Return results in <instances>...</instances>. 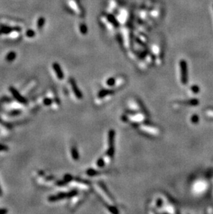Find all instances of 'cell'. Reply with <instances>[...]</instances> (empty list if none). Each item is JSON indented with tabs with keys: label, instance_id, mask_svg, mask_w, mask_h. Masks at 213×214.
<instances>
[{
	"label": "cell",
	"instance_id": "cell-13",
	"mask_svg": "<svg viewBox=\"0 0 213 214\" xmlns=\"http://www.w3.org/2000/svg\"><path fill=\"white\" fill-rule=\"evenodd\" d=\"M0 125H3L4 128H7V129H9V130L13 128V125H12L11 123H8V122H7V121H4L2 119H1V118H0Z\"/></svg>",
	"mask_w": 213,
	"mask_h": 214
},
{
	"label": "cell",
	"instance_id": "cell-19",
	"mask_svg": "<svg viewBox=\"0 0 213 214\" xmlns=\"http://www.w3.org/2000/svg\"><path fill=\"white\" fill-rule=\"evenodd\" d=\"M105 164H106L104 160V159H103V157L100 158L99 159H98V161L96 162V166L98 168H102Z\"/></svg>",
	"mask_w": 213,
	"mask_h": 214
},
{
	"label": "cell",
	"instance_id": "cell-22",
	"mask_svg": "<svg viewBox=\"0 0 213 214\" xmlns=\"http://www.w3.org/2000/svg\"><path fill=\"white\" fill-rule=\"evenodd\" d=\"M66 182H65L64 180H59V181H57V182H56V184L57 186H65L66 184Z\"/></svg>",
	"mask_w": 213,
	"mask_h": 214
},
{
	"label": "cell",
	"instance_id": "cell-5",
	"mask_svg": "<svg viewBox=\"0 0 213 214\" xmlns=\"http://www.w3.org/2000/svg\"><path fill=\"white\" fill-rule=\"evenodd\" d=\"M9 90H10L11 93L12 94V95H13V98L17 102H19L22 105H27V103H28V101H27V99L25 97H24L22 95H21L20 93L18 92L14 87L11 86L10 87H9Z\"/></svg>",
	"mask_w": 213,
	"mask_h": 214
},
{
	"label": "cell",
	"instance_id": "cell-16",
	"mask_svg": "<svg viewBox=\"0 0 213 214\" xmlns=\"http://www.w3.org/2000/svg\"><path fill=\"white\" fill-rule=\"evenodd\" d=\"M21 114H22V111H21V110H15L11 111L10 112H8V115L9 116H17L20 115Z\"/></svg>",
	"mask_w": 213,
	"mask_h": 214
},
{
	"label": "cell",
	"instance_id": "cell-9",
	"mask_svg": "<svg viewBox=\"0 0 213 214\" xmlns=\"http://www.w3.org/2000/svg\"><path fill=\"white\" fill-rule=\"evenodd\" d=\"M66 198H69L68 193L60 192V193H58L57 194L50 195V196L48 198V200L49 202H51V203H53V202L59 201L61 200H65V199H66Z\"/></svg>",
	"mask_w": 213,
	"mask_h": 214
},
{
	"label": "cell",
	"instance_id": "cell-11",
	"mask_svg": "<svg viewBox=\"0 0 213 214\" xmlns=\"http://www.w3.org/2000/svg\"><path fill=\"white\" fill-rule=\"evenodd\" d=\"M71 157H72V159H74V161H78L79 159V157H80V156H79V153L78 151V149L76 148L75 146H72L71 149Z\"/></svg>",
	"mask_w": 213,
	"mask_h": 214
},
{
	"label": "cell",
	"instance_id": "cell-1",
	"mask_svg": "<svg viewBox=\"0 0 213 214\" xmlns=\"http://www.w3.org/2000/svg\"><path fill=\"white\" fill-rule=\"evenodd\" d=\"M114 137L115 132L114 130H111L109 132V138H108V150L106 151V155L103 158L105 159L106 164H108L112 160V157L114 155Z\"/></svg>",
	"mask_w": 213,
	"mask_h": 214
},
{
	"label": "cell",
	"instance_id": "cell-6",
	"mask_svg": "<svg viewBox=\"0 0 213 214\" xmlns=\"http://www.w3.org/2000/svg\"><path fill=\"white\" fill-rule=\"evenodd\" d=\"M180 67L181 83L184 84V85H185L188 82V69L186 62L184 61V60H181L180 62Z\"/></svg>",
	"mask_w": 213,
	"mask_h": 214
},
{
	"label": "cell",
	"instance_id": "cell-20",
	"mask_svg": "<svg viewBox=\"0 0 213 214\" xmlns=\"http://www.w3.org/2000/svg\"><path fill=\"white\" fill-rule=\"evenodd\" d=\"M163 200L162 199H157L156 201V206L158 207V208H159V207H161L163 206Z\"/></svg>",
	"mask_w": 213,
	"mask_h": 214
},
{
	"label": "cell",
	"instance_id": "cell-2",
	"mask_svg": "<svg viewBox=\"0 0 213 214\" xmlns=\"http://www.w3.org/2000/svg\"><path fill=\"white\" fill-rule=\"evenodd\" d=\"M139 128L144 133L151 135V136H158L160 134V130L159 128L149 124V123H143V124L139 125Z\"/></svg>",
	"mask_w": 213,
	"mask_h": 214
},
{
	"label": "cell",
	"instance_id": "cell-23",
	"mask_svg": "<svg viewBox=\"0 0 213 214\" xmlns=\"http://www.w3.org/2000/svg\"><path fill=\"white\" fill-rule=\"evenodd\" d=\"M8 212V211L7 209H0V214H6Z\"/></svg>",
	"mask_w": 213,
	"mask_h": 214
},
{
	"label": "cell",
	"instance_id": "cell-24",
	"mask_svg": "<svg viewBox=\"0 0 213 214\" xmlns=\"http://www.w3.org/2000/svg\"><path fill=\"white\" fill-rule=\"evenodd\" d=\"M192 121L194 122V123L198 122V117H197V116H193V118H192Z\"/></svg>",
	"mask_w": 213,
	"mask_h": 214
},
{
	"label": "cell",
	"instance_id": "cell-12",
	"mask_svg": "<svg viewBox=\"0 0 213 214\" xmlns=\"http://www.w3.org/2000/svg\"><path fill=\"white\" fill-rule=\"evenodd\" d=\"M128 105H129V107L131 108V110H135V111L140 110L139 109L140 105L136 101H130Z\"/></svg>",
	"mask_w": 213,
	"mask_h": 214
},
{
	"label": "cell",
	"instance_id": "cell-17",
	"mask_svg": "<svg viewBox=\"0 0 213 214\" xmlns=\"http://www.w3.org/2000/svg\"><path fill=\"white\" fill-rule=\"evenodd\" d=\"M53 99L51 98H44L43 100V104L45 106H50L53 104Z\"/></svg>",
	"mask_w": 213,
	"mask_h": 214
},
{
	"label": "cell",
	"instance_id": "cell-25",
	"mask_svg": "<svg viewBox=\"0 0 213 214\" xmlns=\"http://www.w3.org/2000/svg\"><path fill=\"white\" fill-rule=\"evenodd\" d=\"M192 89L193 90L194 93H197V92L199 90V89H198V87L197 86H193V87H192Z\"/></svg>",
	"mask_w": 213,
	"mask_h": 214
},
{
	"label": "cell",
	"instance_id": "cell-7",
	"mask_svg": "<svg viewBox=\"0 0 213 214\" xmlns=\"http://www.w3.org/2000/svg\"><path fill=\"white\" fill-rule=\"evenodd\" d=\"M128 117V121H131L134 123H140L143 121L144 120L147 119L145 114L143 112H138L134 114H131Z\"/></svg>",
	"mask_w": 213,
	"mask_h": 214
},
{
	"label": "cell",
	"instance_id": "cell-10",
	"mask_svg": "<svg viewBox=\"0 0 213 214\" xmlns=\"http://www.w3.org/2000/svg\"><path fill=\"white\" fill-rule=\"evenodd\" d=\"M53 67L55 73H56V76H57V78H58L59 80L64 79V77H65V76H64L63 71H62V69H61L60 66L59 65L58 63H56V62L54 63V64L53 65Z\"/></svg>",
	"mask_w": 213,
	"mask_h": 214
},
{
	"label": "cell",
	"instance_id": "cell-18",
	"mask_svg": "<svg viewBox=\"0 0 213 214\" xmlns=\"http://www.w3.org/2000/svg\"><path fill=\"white\" fill-rule=\"evenodd\" d=\"M73 180H74V177H73L71 175H70V174H66L64 176V178H63V180L66 183L72 182Z\"/></svg>",
	"mask_w": 213,
	"mask_h": 214
},
{
	"label": "cell",
	"instance_id": "cell-3",
	"mask_svg": "<svg viewBox=\"0 0 213 214\" xmlns=\"http://www.w3.org/2000/svg\"><path fill=\"white\" fill-rule=\"evenodd\" d=\"M95 189L97 191H98V194L101 196L103 200H104L106 203H107L109 205H114V201L112 200L110 195H109L106 191V189L100 184H96Z\"/></svg>",
	"mask_w": 213,
	"mask_h": 214
},
{
	"label": "cell",
	"instance_id": "cell-14",
	"mask_svg": "<svg viewBox=\"0 0 213 214\" xmlns=\"http://www.w3.org/2000/svg\"><path fill=\"white\" fill-rule=\"evenodd\" d=\"M116 79H115L114 78H110L106 80V84L108 87H114L116 86Z\"/></svg>",
	"mask_w": 213,
	"mask_h": 214
},
{
	"label": "cell",
	"instance_id": "cell-15",
	"mask_svg": "<svg viewBox=\"0 0 213 214\" xmlns=\"http://www.w3.org/2000/svg\"><path fill=\"white\" fill-rule=\"evenodd\" d=\"M15 57H16V54L15 52H11L9 53L8 55L6 57V60L8 62H12L15 60Z\"/></svg>",
	"mask_w": 213,
	"mask_h": 214
},
{
	"label": "cell",
	"instance_id": "cell-8",
	"mask_svg": "<svg viewBox=\"0 0 213 214\" xmlns=\"http://www.w3.org/2000/svg\"><path fill=\"white\" fill-rule=\"evenodd\" d=\"M70 84H71L72 91L73 92H74V94L76 97V98L78 99V100H81V99L83 98V94H82L80 89L78 88L75 81L74 79H71L70 80Z\"/></svg>",
	"mask_w": 213,
	"mask_h": 214
},
{
	"label": "cell",
	"instance_id": "cell-26",
	"mask_svg": "<svg viewBox=\"0 0 213 214\" xmlns=\"http://www.w3.org/2000/svg\"><path fill=\"white\" fill-rule=\"evenodd\" d=\"M3 195V191L1 188V186H0V197H2Z\"/></svg>",
	"mask_w": 213,
	"mask_h": 214
},
{
	"label": "cell",
	"instance_id": "cell-4",
	"mask_svg": "<svg viewBox=\"0 0 213 214\" xmlns=\"http://www.w3.org/2000/svg\"><path fill=\"white\" fill-rule=\"evenodd\" d=\"M112 95H114V91L110 89H104L102 90L99 92V94H98V97H97L96 103H102L103 101H106V100L110 98Z\"/></svg>",
	"mask_w": 213,
	"mask_h": 214
},
{
	"label": "cell",
	"instance_id": "cell-21",
	"mask_svg": "<svg viewBox=\"0 0 213 214\" xmlns=\"http://www.w3.org/2000/svg\"><path fill=\"white\" fill-rule=\"evenodd\" d=\"M8 150V147L4 144L0 143V151H7Z\"/></svg>",
	"mask_w": 213,
	"mask_h": 214
}]
</instances>
